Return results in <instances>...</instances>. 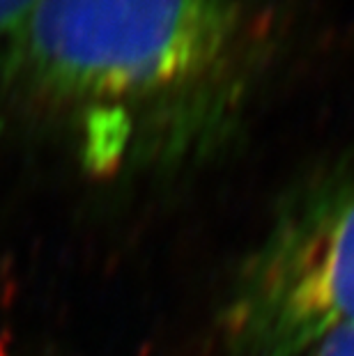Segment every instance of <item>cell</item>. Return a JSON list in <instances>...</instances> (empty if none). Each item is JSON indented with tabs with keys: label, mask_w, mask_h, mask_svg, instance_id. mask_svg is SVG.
Masks as SVG:
<instances>
[{
	"label": "cell",
	"mask_w": 354,
	"mask_h": 356,
	"mask_svg": "<svg viewBox=\"0 0 354 356\" xmlns=\"http://www.w3.org/2000/svg\"><path fill=\"white\" fill-rule=\"evenodd\" d=\"M244 0H37L7 37L5 83L95 175H156L232 138L260 74Z\"/></svg>",
	"instance_id": "cell-1"
},
{
	"label": "cell",
	"mask_w": 354,
	"mask_h": 356,
	"mask_svg": "<svg viewBox=\"0 0 354 356\" xmlns=\"http://www.w3.org/2000/svg\"><path fill=\"white\" fill-rule=\"evenodd\" d=\"M343 329H354V152L283 195L218 317L230 356H308Z\"/></svg>",
	"instance_id": "cell-2"
},
{
	"label": "cell",
	"mask_w": 354,
	"mask_h": 356,
	"mask_svg": "<svg viewBox=\"0 0 354 356\" xmlns=\"http://www.w3.org/2000/svg\"><path fill=\"white\" fill-rule=\"evenodd\" d=\"M308 356H354V329H343L327 336Z\"/></svg>",
	"instance_id": "cell-3"
},
{
	"label": "cell",
	"mask_w": 354,
	"mask_h": 356,
	"mask_svg": "<svg viewBox=\"0 0 354 356\" xmlns=\"http://www.w3.org/2000/svg\"><path fill=\"white\" fill-rule=\"evenodd\" d=\"M37 0H0V37H10Z\"/></svg>",
	"instance_id": "cell-4"
}]
</instances>
